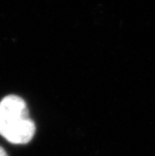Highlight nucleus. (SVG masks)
Here are the masks:
<instances>
[{"label": "nucleus", "mask_w": 155, "mask_h": 156, "mask_svg": "<svg viewBox=\"0 0 155 156\" xmlns=\"http://www.w3.org/2000/svg\"><path fill=\"white\" fill-rule=\"evenodd\" d=\"M36 132L27 106L17 95H8L0 102V135L12 144L30 142Z\"/></svg>", "instance_id": "1"}, {"label": "nucleus", "mask_w": 155, "mask_h": 156, "mask_svg": "<svg viewBox=\"0 0 155 156\" xmlns=\"http://www.w3.org/2000/svg\"><path fill=\"white\" fill-rule=\"evenodd\" d=\"M0 156H8L7 152L5 151V150L2 147H0Z\"/></svg>", "instance_id": "2"}]
</instances>
